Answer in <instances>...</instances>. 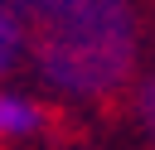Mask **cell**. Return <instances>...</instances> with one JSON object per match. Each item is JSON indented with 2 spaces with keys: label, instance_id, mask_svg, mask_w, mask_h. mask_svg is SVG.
I'll return each instance as SVG.
<instances>
[{
  "label": "cell",
  "instance_id": "3",
  "mask_svg": "<svg viewBox=\"0 0 155 150\" xmlns=\"http://www.w3.org/2000/svg\"><path fill=\"white\" fill-rule=\"evenodd\" d=\"M136 121H140V135H145L150 150H155V73L136 82Z\"/></svg>",
  "mask_w": 155,
  "mask_h": 150
},
{
  "label": "cell",
  "instance_id": "2",
  "mask_svg": "<svg viewBox=\"0 0 155 150\" xmlns=\"http://www.w3.org/2000/svg\"><path fill=\"white\" fill-rule=\"evenodd\" d=\"M48 121H53V111H48V102L39 92L0 82V145H24V140L44 135Z\"/></svg>",
  "mask_w": 155,
  "mask_h": 150
},
{
  "label": "cell",
  "instance_id": "1",
  "mask_svg": "<svg viewBox=\"0 0 155 150\" xmlns=\"http://www.w3.org/2000/svg\"><path fill=\"white\" fill-rule=\"evenodd\" d=\"M39 87L73 106L116 102L145 48V19L136 0H15Z\"/></svg>",
  "mask_w": 155,
  "mask_h": 150
}]
</instances>
